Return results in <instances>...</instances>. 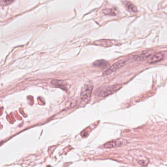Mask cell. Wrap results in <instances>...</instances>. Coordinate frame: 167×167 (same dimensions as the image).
I'll return each mask as SVG.
<instances>
[{
    "mask_svg": "<svg viewBox=\"0 0 167 167\" xmlns=\"http://www.w3.org/2000/svg\"><path fill=\"white\" fill-rule=\"evenodd\" d=\"M109 62L104 59H101V60L95 61V62L93 63V65L94 66L101 68V69H105V68H107L109 66Z\"/></svg>",
    "mask_w": 167,
    "mask_h": 167,
    "instance_id": "6",
    "label": "cell"
},
{
    "mask_svg": "<svg viewBox=\"0 0 167 167\" xmlns=\"http://www.w3.org/2000/svg\"><path fill=\"white\" fill-rule=\"evenodd\" d=\"M13 1H0V5H3V6H6V5H10L12 3Z\"/></svg>",
    "mask_w": 167,
    "mask_h": 167,
    "instance_id": "12",
    "label": "cell"
},
{
    "mask_svg": "<svg viewBox=\"0 0 167 167\" xmlns=\"http://www.w3.org/2000/svg\"><path fill=\"white\" fill-rule=\"evenodd\" d=\"M51 84L53 85V86L56 87L60 88L61 89H63L64 90H67L66 86L63 85V83L61 81L57 80H53L51 81Z\"/></svg>",
    "mask_w": 167,
    "mask_h": 167,
    "instance_id": "9",
    "label": "cell"
},
{
    "mask_svg": "<svg viewBox=\"0 0 167 167\" xmlns=\"http://www.w3.org/2000/svg\"><path fill=\"white\" fill-rule=\"evenodd\" d=\"M93 85L92 83L88 82L84 85L81 89L80 96L83 101H88L90 99L92 94Z\"/></svg>",
    "mask_w": 167,
    "mask_h": 167,
    "instance_id": "3",
    "label": "cell"
},
{
    "mask_svg": "<svg viewBox=\"0 0 167 167\" xmlns=\"http://www.w3.org/2000/svg\"><path fill=\"white\" fill-rule=\"evenodd\" d=\"M122 88V85H113L110 86H104L103 87L99 88L97 91V94L98 96L101 97L107 96L108 95L117 92Z\"/></svg>",
    "mask_w": 167,
    "mask_h": 167,
    "instance_id": "1",
    "label": "cell"
},
{
    "mask_svg": "<svg viewBox=\"0 0 167 167\" xmlns=\"http://www.w3.org/2000/svg\"><path fill=\"white\" fill-rule=\"evenodd\" d=\"M117 11L113 9H105L103 10V13L108 15H116Z\"/></svg>",
    "mask_w": 167,
    "mask_h": 167,
    "instance_id": "11",
    "label": "cell"
},
{
    "mask_svg": "<svg viewBox=\"0 0 167 167\" xmlns=\"http://www.w3.org/2000/svg\"><path fill=\"white\" fill-rule=\"evenodd\" d=\"M164 55L162 53H157L148 58L147 62L149 63H155L164 59Z\"/></svg>",
    "mask_w": 167,
    "mask_h": 167,
    "instance_id": "4",
    "label": "cell"
},
{
    "mask_svg": "<svg viewBox=\"0 0 167 167\" xmlns=\"http://www.w3.org/2000/svg\"><path fill=\"white\" fill-rule=\"evenodd\" d=\"M93 44L104 47H109L114 45V42L112 40L102 39L94 42Z\"/></svg>",
    "mask_w": 167,
    "mask_h": 167,
    "instance_id": "5",
    "label": "cell"
},
{
    "mask_svg": "<svg viewBox=\"0 0 167 167\" xmlns=\"http://www.w3.org/2000/svg\"><path fill=\"white\" fill-rule=\"evenodd\" d=\"M149 51H146L142 53L139 55H136L133 56V58L135 61L143 60L144 59H148L149 58Z\"/></svg>",
    "mask_w": 167,
    "mask_h": 167,
    "instance_id": "8",
    "label": "cell"
},
{
    "mask_svg": "<svg viewBox=\"0 0 167 167\" xmlns=\"http://www.w3.org/2000/svg\"><path fill=\"white\" fill-rule=\"evenodd\" d=\"M0 75H1V74H0Z\"/></svg>",
    "mask_w": 167,
    "mask_h": 167,
    "instance_id": "14",
    "label": "cell"
},
{
    "mask_svg": "<svg viewBox=\"0 0 167 167\" xmlns=\"http://www.w3.org/2000/svg\"><path fill=\"white\" fill-rule=\"evenodd\" d=\"M127 60H128L126 58L120 59L119 60L115 62V63L113 64L109 68H108L106 71H104L103 72V75H109L112 72L117 71L118 70L121 68L122 67H123V66H124V65L126 64Z\"/></svg>",
    "mask_w": 167,
    "mask_h": 167,
    "instance_id": "2",
    "label": "cell"
},
{
    "mask_svg": "<svg viewBox=\"0 0 167 167\" xmlns=\"http://www.w3.org/2000/svg\"><path fill=\"white\" fill-rule=\"evenodd\" d=\"M1 143H2V142H0V145H1Z\"/></svg>",
    "mask_w": 167,
    "mask_h": 167,
    "instance_id": "13",
    "label": "cell"
},
{
    "mask_svg": "<svg viewBox=\"0 0 167 167\" xmlns=\"http://www.w3.org/2000/svg\"><path fill=\"white\" fill-rule=\"evenodd\" d=\"M126 8H127V10L130 12H136L138 11L136 6L130 2H126Z\"/></svg>",
    "mask_w": 167,
    "mask_h": 167,
    "instance_id": "10",
    "label": "cell"
},
{
    "mask_svg": "<svg viewBox=\"0 0 167 167\" xmlns=\"http://www.w3.org/2000/svg\"><path fill=\"white\" fill-rule=\"evenodd\" d=\"M122 142L120 140H113L110 142H107L104 145V148H115L116 146H120L122 145Z\"/></svg>",
    "mask_w": 167,
    "mask_h": 167,
    "instance_id": "7",
    "label": "cell"
}]
</instances>
